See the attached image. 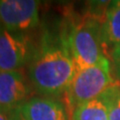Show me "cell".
I'll use <instances>...</instances> for the list:
<instances>
[{"label": "cell", "mask_w": 120, "mask_h": 120, "mask_svg": "<svg viewBox=\"0 0 120 120\" xmlns=\"http://www.w3.org/2000/svg\"><path fill=\"white\" fill-rule=\"evenodd\" d=\"M111 67L113 69V74L116 77V81L120 82V43L110 51Z\"/></svg>", "instance_id": "8fae6325"}, {"label": "cell", "mask_w": 120, "mask_h": 120, "mask_svg": "<svg viewBox=\"0 0 120 120\" xmlns=\"http://www.w3.org/2000/svg\"><path fill=\"white\" fill-rule=\"evenodd\" d=\"M0 120H9L8 112L0 108Z\"/></svg>", "instance_id": "4fadbf2b"}, {"label": "cell", "mask_w": 120, "mask_h": 120, "mask_svg": "<svg viewBox=\"0 0 120 120\" xmlns=\"http://www.w3.org/2000/svg\"><path fill=\"white\" fill-rule=\"evenodd\" d=\"M37 47L23 33L8 31L0 25V71H19L29 65Z\"/></svg>", "instance_id": "277c9868"}, {"label": "cell", "mask_w": 120, "mask_h": 120, "mask_svg": "<svg viewBox=\"0 0 120 120\" xmlns=\"http://www.w3.org/2000/svg\"><path fill=\"white\" fill-rule=\"evenodd\" d=\"M103 37L107 51L120 43V0L110 1L103 19Z\"/></svg>", "instance_id": "ba28073f"}, {"label": "cell", "mask_w": 120, "mask_h": 120, "mask_svg": "<svg viewBox=\"0 0 120 120\" xmlns=\"http://www.w3.org/2000/svg\"><path fill=\"white\" fill-rule=\"evenodd\" d=\"M40 23V2L36 0H0V25L8 31L23 33Z\"/></svg>", "instance_id": "5b68a950"}, {"label": "cell", "mask_w": 120, "mask_h": 120, "mask_svg": "<svg viewBox=\"0 0 120 120\" xmlns=\"http://www.w3.org/2000/svg\"><path fill=\"white\" fill-rule=\"evenodd\" d=\"M8 116H9V120H26L23 116L21 115L19 110L17 109H13L8 112Z\"/></svg>", "instance_id": "7c38bea8"}, {"label": "cell", "mask_w": 120, "mask_h": 120, "mask_svg": "<svg viewBox=\"0 0 120 120\" xmlns=\"http://www.w3.org/2000/svg\"><path fill=\"white\" fill-rule=\"evenodd\" d=\"M76 74V67L64 36L51 40L43 35L34 57L28 65V79L40 96L56 98L64 95Z\"/></svg>", "instance_id": "6da1fadb"}, {"label": "cell", "mask_w": 120, "mask_h": 120, "mask_svg": "<svg viewBox=\"0 0 120 120\" xmlns=\"http://www.w3.org/2000/svg\"><path fill=\"white\" fill-rule=\"evenodd\" d=\"M33 88L22 70L0 71V108L16 109L32 96Z\"/></svg>", "instance_id": "8992f818"}, {"label": "cell", "mask_w": 120, "mask_h": 120, "mask_svg": "<svg viewBox=\"0 0 120 120\" xmlns=\"http://www.w3.org/2000/svg\"><path fill=\"white\" fill-rule=\"evenodd\" d=\"M103 19L104 15L88 13L74 20L68 32L63 35L76 71L108 57L103 37Z\"/></svg>", "instance_id": "7a4b0ae2"}, {"label": "cell", "mask_w": 120, "mask_h": 120, "mask_svg": "<svg viewBox=\"0 0 120 120\" xmlns=\"http://www.w3.org/2000/svg\"><path fill=\"white\" fill-rule=\"evenodd\" d=\"M70 120H109L108 112L100 98L87 101L70 112Z\"/></svg>", "instance_id": "9c48e42d"}, {"label": "cell", "mask_w": 120, "mask_h": 120, "mask_svg": "<svg viewBox=\"0 0 120 120\" xmlns=\"http://www.w3.org/2000/svg\"><path fill=\"white\" fill-rule=\"evenodd\" d=\"M98 98L106 107L109 120H120V82L115 81Z\"/></svg>", "instance_id": "30bf717a"}, {"label": "cell", "mask_w": 120, "mask_h": 120, "mask_svg": "<svg viewBox=\"0 0 120 120\" xmlns=\"http://www.w3.org/2000/svg\"><path fill=\"white\" fill-rule=\"evenodd\" d=\"M115 81L108 57L95 65L76 71L73 80L63 95L69 115L78 105L98 98Z\"/></svg>", "instance_id": "3957f363"}, {"label": "cell", "mask_w": 120, "mask_h": 120, "mask_svg": "<svg viewBox=\"0 0 120 120\" xmlns=\"http://www.w3.org/2000/svg\"><path fill=\"white\" fill-rule=\"evenodd\" d=\"M17 109L26 120H70L66 105L56 98L31 96Z\"/></svg>", "instance_id": "52a82bcc"}]
</instances>
